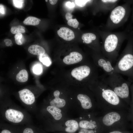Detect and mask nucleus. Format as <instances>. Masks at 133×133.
I'll return each instance as SVG.
<instances>
[{"label": "nucleus", "instance_id": "10", "mask_svg": "<svg viewBox=\"0 0 133 133\" xmlns=\"http://www.w3.org/2000/svg\"><path fill=\"white\" fill-rule=\"evenodd\" d=\"M43 102L61 109L68 114L70 111L67 88L60 87L54 90Z\"/></svg>", "mask_w": 133, "mask_h": 133}, {"label": "nucleus", "instance_id": "2", "mask_svg": "<svg viewBox=\"0 0 133 133\" xmlns=\"http://www.w3.org/2000/svg\"><path fill=\"white\" fill-rule=\"evenodd\" d=\"M70 110L79 116L87 113L98 115L100 111L94 94L88 86L80 89L67 88Z\"/></svg>", "mask_w": 133, "mask_h": 133}, {"label": "nucleus", "instance_id": "13", "mask_svg": "<svg viewBox=\"0 0 133 133\" xmlns=\"http://www.w3.org/2000/svg\"><path fill=\"white\" fill-rule=\"evenodd\" d=\"M96 52L93 56L96 66L102 69L106 74L109 75L113 73V66L112 63L101 53Z\"/></svg>", "mask_w": 133, "mask_h": 133}, {"label": "nucleus", "instance_id": "9", "mask_svg": "<svg viewBox=\"0 0 133 133\" xmlns=\"http://www.w3.org/2000/svg\"><path fill=\"white\" fill-rule=\"evenodd\" d=\"M128 7L127 3L116 6L110 11L102 30L110 31L122 26L127 17Z\"/></svg>", "mask_w": 133, "mask_h": 133}, {"label": "nucleus", "instance_id": "16", "mask_svg": "<svg viewBox=\"0 0 133 133\" xmlns=\"http://www.w3.org/2000/svg\"><path fill=\"white\" fill-rule=\"evenodd\" d=\"M83 58V56L81 54L77 52L73 51L65 57L63 61L66 64H73L81 61Z\"/></svg>", "mask_w": 133, "mask_h": 133}, {"label": "nucleus", "instance_id": "14", "mask_svg": "<svg viewBox=\"0 0 133 133\" xmlns=\"http://www.w3.org/2000/svg\"><path fill=\"white\" fill-rule=\"evenodd\" d=\"M120 0H101L97 3L98 12L106 13L111 11L117 5Z\"/></svg>", "mask_w": 133, "mask_h": 133}, {"label": "nucleus", "instance_id": "32", "mask_svg": "<svg viewBox=\"0 0 133 133\" xmlns=\"http://www.w3.org/2000/svg\"><path fill=\"white\" fill-rule=\"evenodd\" d=\"M66 5L67 7L69 8H73L75 6V4L74 2L69 1L66 2Z\"/></svg>", "mask_w": 133, "mask_h": 133}, {"label": "nucleus", "instance_id": "27", "mask_svg": "<svg viewBox=\"0 0 133 133\" xmlns=\"http://www.w3.org/2000/svg\"><path fill=\"white\" fill-rule=\"evenodd\" d=\"M67 24L69 26L74 28H76L78 27L79 22L76 19H72L68 21Z\"/></svg>", "mask_w": 133, "mask_h": 133}, {"label": "nucleus", "instance_id": "26", "mask_svg": "<svg viewBox=\"0 0 133 133\" xmlns=\"http://www.w3.org/2000/svg\"><path fill=\"white\" fill-rule=\"evenodd\" d=\"M33 72L37 75H39L42 72L43 68L41 65L39 64H37L33 66Z\"/></svg>", "mask_w": 133, "mask_h": 133}, {"label": "nucleus", "instance_id": "25", "mask_svg": "<svg viewBox=\"0 0 133 133\" xmlns=\"http://www.w3.org/2000/svg\"><path fill=\"white\" fill-rule=\"evenodd\" d=\"M16 43L18 45H22L25 41V39L23 35L21 33L16 34L14 36Z\"/></svg>", "mask_w": 133, "mask_h": 133}, {"label": "nucleus", "instance_id": "3", "mask_svg": "<svg viewBox=\"0 0 133 133\" xmlns=\"http://www.w3.org/2000/svg\"><path fill=\"white\" fill-rule=\"evenodd\" d=\"M39 126L47 132L58 131L63 122L70 118L69 114L59 108L43 102L36 112Z\"/></svg>", "mask_w": 133, "mask_h": 133}, {"label": "nucleus", "instance_id": "12", "mask_svg": "<svg viewBox=\"0 0 133 133\" xmlns=\"http://www.w3.org/2000/svg\"><path fill=\"white\" fill-rule=\"evenodd\" d=\"M20 102L30 111L37 112L36 98L34 93L29 89L25 88L18 92Z\"/></svg>", "mask_w": 133, "mask_h": 133}, {"label": "nucleus", "instance_id": "35", "mask_svg": "<svg viewBox=\"0 0 133 133\" xmlns=\"http://www.w3.org/2000/svg\"><path fill=\"white\" fill-rule=\"evenodd\" d=\"M49 1L50 4L52 5H54L56 3L58 0H50Z\"/></svg>", "mask_w": 133, "mask_h": 133}, {"label": "nucleus", "instance_id": "18", "mask_svg": "<svg viewBox=\"0 0 133 133\" xmlns=\"http://www.w3.org/2000/svg\"><path fill=\"white\" fill-rule=\"evenodd\" d=\"M19 126L0 122V133H19Z\"/></svg>", "mask_w": 133, "mask_h": 133}, {"label": "nucleus", "instance_id": "8", "mask_svg": "<svg viewBox=\"0 0 133 133\" xmlns=\"http://www.w3.org/2000/svg\"><path fill=\"white\" fill-rule=\"evenodd\" d=\"M132 42H129L113 66V73L121 74L133 82V53Z\"/></svg>", "mask_w": 133, "mask_h": 133}, {"label": "nucleus", "instance_id": "21", "mask_svg": "<svg viewBox=\"0 0 133 133\" xmlns=\"http://www.w3.org/2000/svg\"><path fill=\"white\" fill-rule=\"evenodd\" d=\"M28 73L26 70L24 69L20 70L16 76L17 80L20 82H26L28 80Z\"/></svg>", "mask_w": 133, "mask_h": 133}, {"label": "nucleus", "instance_id": "31", "mask_svg": "<svg viewBox=\"0 0 133 133\" xmlns=\"http://www.w3.org/2000/svg\"><path fill=\"white\" fill-rule=\"evenodd\" d=\"M0 15H4L5 13V10L4 6L0 4Z\"/></svg>", "mask_w": 133, "mask_h": 133}, {"label": "nucleus", "instance_id": "17", "mask_svg": "<svg viewBox=\"0 0 133 133\" xmlns=\"http://www.w3.org/2000/svg\"><path fill=\"white\" fill-rule=\"evenodd\" d=\"M57 33L60 37L66 41L71 40L75 38L73 32L70 29L66 27H61L57 31Z\"/></svg>", "mask_w": 133, "mask_h": 133}, {"label": "nucleus", "instance_id": "34", "mask_svg": "<svg viewBox=\"0 0 133 133\" xmlns=\"http://www.w3.org/2000/svg\"><path fill=\"white\" fill-rule=\"evenodd\" d=\"M4 41L6 45L7 46H10L12 43L11 40L8 39H5L4 40Z\"/></svg>", "mask_w": 133, "mask_h": 133}, {"label": "nucleus", "instance_id": "19", "mask_svg": "<svg viewBox=\"0 0 133 133\" xmlns=\"http://www.w3.org/2000/svg\"><path fill=\"white\" fill-rule=\"evenodd\" d=\"M131 101L128 110L129 117L130 123V129L133 133V82L130 86Z\"/></svg>", "mask_w": 133, "mask_h": 133}, {"label": "nucleus", "instance_id": "29", "mask_svg": "<svg viewBox=\"0 0 133 133\" xmlns=\"http://www.w3.org/2000/svg\"><path fill=\"white\" fill-rule=\"evenodd\" d=\"M91 0H75L76 4L79 7H84L86 4Z\"/></svg>", "mask_w": 133, "mask_h": 133}, {"label": "nucleus", "instance_id": "11", "mask_svg": "<svg viewBox=\"0 0 133 133\" xmlns=\"http://www.w3.org/2000/svg\"><path fill=\"white\" fill-rule=\"evenodd\" d=\"M71 75L77 81L84 80L87 85L91 81L98 77L95 68L89 64L74 68L71 72Z\"/></svg>", "mask_w": 133, "mask_h": 133}, {"label": "nucleus", "instance_id": "1", "mask_svg": "<svg viewBox=\"0 0 133 133\" xmlns=\"http://www.w3.org/2000/svg\"><path fill=\"white\" fill-rule=\"evenodd\" d=\"M88 86L94 95L100 113L113 110H129V106L100 77L91 81Z\"/></svg>", "mask_w": 133, "mask_h": 133}, {"label": "nucleus", "instance_id": "5", "mask_svg": "<svg viewBox=\"0 0 133 133\" xmlns=\"http://www.w3.org/2000/svg\"><path fill=\"white\" fill-rule=\"evenodd\" d=\"M97 116L103 133L113 130L130 129L128 110L108 111L101 112Z\"/></svg>", "mask_w": 133, "mask_h": 133}, {"label": "nucleus", "instance_id": "23", "mask_svg": "<svg viewBox=\"0 0 133 133\" xmlns=\"http://www.w3.org/2000/svg\"><path fill=\"white\" fill-rule=\"evenodd\" d=\"M39 59L40 61L46 66H49L51 64L50 59L46 53L39 55Z\"/></svg>", "mask_w": 133, "mask_h": 133}, {"label": "nucleus", "instance_id": "22", "mask_svg": "<svg viewBox=\"0 0 133 133\" xmlns=\"http://www.w3.org/2000/svg\"><path fill=\"white\" fill-rule=\"evenodd\" d=\"M41 20L35 17L30 16L26 18L23 21V23L27 25L35 26L38 25Z\"/></svg>", "mask_w": 133, "mask_h": 133}, {"label": "nucleus", "instance_id": "30", "mask_svg": "<svg viewBox=\"0 0 133 133\" xmlns=\"http://www.w3.org/2000/svg\"><path fill=\"white\" fill-rule=\"evenodd\" d=\"M104 133H133L131 131L124 129H117L111 130Z\"/></svg>", "mask_w": 133, "mask_h": 133}, {"label": "nucleus", "instance_id": "33", "mask_svg": "<svg viewBox=\"0 0 133 133\" xmlns=\"http://www.w3.org/2000/svg\"><path fill=\"white\" fill-rule=\"evenodd\" d=\"M65 17L66 20L68 21L72 19V15L70 13L67 12L66 14Z\"/></svg>", "mask_w": 133, "mask_h": 133}, {"label": "nucleus", "instance_id": "36", "mask_svg": "<svg viewBox=\"0 0 133 133\" xmlns=\"http://www.w3.org/2000/svg\"><path fill=\"white\" fill-rule=\"evenodd\" d=\"M65 133V132H62V133Z\"/></svg>", "mask_w": 133, "mask_h": 133}, {"label": "nucleus", "instance_id": "28", "mask_svg": "<svg viewBox=\"0 0 133 133\" xmlns=\"http://www.w3.org/2000/svg\"><path fill=\"white\" fill-rule=\"evenodd\" d=\"M13 4L15 7L18 8H22L24 5V0H13Z\"/></svg>", "mask_w": 133, "mask_h": 133}, {"label": "nucleus", "instance_id": "24", "mask_svg": "<svg viewBox=\"0 0 133 133\" xmlns=\"http://www.w3.org/2000/svg\"><path fill=\"white\" fill-rule=\"evenodd\" d=\"M10 31L11 33L13 34L23 33L25 32V27L21 25L12 27Z\"/></svg>", "mask_w": 133, "mask_h": 133}, {"label": "nucleus", "instance_id": "7", "mask_svg": "<svg viewBox=\"0 0 133 133\" xmlns=\"http://www.w3.org/2000/svg\"><path fill=\"white\" fill-rule=\"evenodd\" d=\"M100 77L129 106L131 101L130 86L132 82L126 80L117 73H113L109 75L105 74Z\"/></svg>", "mask_w": 133, "mask_h": 133}, {"label": "nucleus", "instance_id": "15", "mask_svg": "<svg viewBox=\"0 0 133 133\" xmlns=\"http://www.w3.org/2000/svg\"><path fill=\"white\" fill-rule=\"evenodd\" d=\"M40 127H37L33 124L20 125L19 133H47Z\"/></svg>", "mask_w": 133, "mask_h": 133}, {"label": "nucleus", "instance_id": "20", "mask_svg": "<svg viewBox=\"0 0 133 133\" xmlns=\"http://www.w3.org/2000/svg\"><path fill=\"white\" fill-rule=\"evenodd\" d=\"M28 50L31 53L36 55H40L44 54L45 51L42 47L37 45H33L30 46Z\"/></svg>", "mask_w": 133, "mask_h": 133}, {"label": "nucleus", "instance_id": "37", "mask_svg": "<svg viewBox=\"0 0 133 133\" xmlns=\"http://www.w3.org/2000/svg\"><path fill=\"white\" fill-rule=\"evenodd\" d=\"M45 1H47L48 0H45Z\"/></svg>", "mask_w": 133, "mask_h": 133}, {"label": "nucleus", "instance_id": "4", "mask_svg": "<svg viewBox=\"0 0 133 133\" xmlns=\"http://www.w3.org/2000/svg\"><path fill=\"white\" fill-rule=\"evenodd\" d=\"M98 33L102 41L101 53L112 63L116 60L122 44L126 38V32H113L102 30Z\"/></svg>", "mask_w": 133, "mask_h": 133}, {"label": "nucleus", "instance_id": "6", "mask_svg": "<svg viewBox=\"0 0 133 133\" xmlns=\"http://www.w3.org/2000/svg\"><path fill=\"white\" fill-rule=\"evenodd\" d=\"M0 110L1 117L10 124L21 125L33 124L32 117L28 112L11 100H1Z\"/></svg>", "mask_w": 133, "mask_h": 133}]
</instances>
